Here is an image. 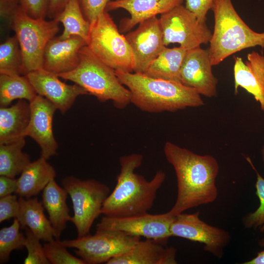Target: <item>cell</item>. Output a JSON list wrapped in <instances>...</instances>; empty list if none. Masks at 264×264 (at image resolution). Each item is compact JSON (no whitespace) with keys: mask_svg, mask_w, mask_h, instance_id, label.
I'll use <instances>...</instances> for the list:
<instances>
[{"mask_svg":"<svg viewBox=\"0 0 264 264\" xmlns=\"http://www.w3.org/2000/svg\"><path fill=\"white\" fill-rule=\"evenodd\" d=\"M18 179L4 176H0V198L16 193Z\"/></svg>","mask_w":264,"mask_h":264,"instance_id":"39","label":"cell"},{"mask_svg":"<svg viewBox=\"0 0 264 264\" xmlns=\"http://www.w3.org/2000/svg\"><path fill=\"white\" fill-rule=\"evenodd\" d=\"M143 156L133 153L120 158V170L116 184L104 201L101 214L122 217L148 213L157 192L166 178L165 173L157 171L151 180L134 172L142 164Z\"/></svg>","mask_w":264,"mask_h":264,"instance_id":"2","label":"cell"},{"mask_svg":"<svg viewBox=\"0 0 264 264\" xmlns=\"http://www.w3.org/2000/svg\"><path fill=\"white\" fill-rule=\"evenodd\" d=\"M22 59L16 35L0 45V73L22 74Z\"/></svg>","mask_w":264,"mask_h":264,"instance_id":"29","label":"cell"},{"mask_svg":"<svg viewBox=\"0 0 264 264\" xmlns=\"http://www.w3.org/2000/svg\"><path fill=\"white\" fill-rule=\"evenodd\" d=\"M20 223L14 218L12 224L0 230V263H7L11 253L25 247V236L20 231Z\"/></svg>","mask_w":264,"mask_h":264,"instance_id":"30","label":"cell"},{"mask_svg":"<svg viewBox=\"0 0 264 264\" xmlns=\"http://www.w3.org/2000/svg\"><path fill=\"white\" fill-rule=\"evenodd\" d=\"M69 0H49L47 16L55 19L63 10Z\"/></svg>","mask_w":264,"mask_h":264,"instance_id":"40","label":"cell"},{"mask_svg":"<svg viewBox=\"0 0 264 264\" xmlns=\"http://www.w3.org/2000/svg\"><path fill=\"white\" fill-rule=\"evenodd\" d=\"M22 10L30 17L40 19L47 16L49 0H18Z\"/></svg>","mask_w":264,"mask_h":264,"instance_id":"35","label":"cell"},{"mask_svg":"<svg viewBox=\"0 0 264 264\" xmlns=\"http://www.w3.org/2000/svg\"><path fill=\"white\" fill-rule=\"evenodd\" d=\"M45 255L52 264H86L81 258L70 253L59 239H53L44 244Z\"/></svg>","mask_w":264,"mask_h":264,"instance_id":"32","label":"cell"},{"mask_svg":"<svg viewBox=\"0 0 264 264\" xmlns=\"http://www.w3.org/2000/svg\"><path fill=\"white\" fill-rule=\"evenodd\" d=\"M174 217L168 212L161 214L146 213L122 217L104 216L97 224L96 230L121 231L167 243L171 237L170 227Z\"/></svg>","mask_w":264,"mask_h":264,"instance_id":"12","label":"cell"},{"mask_svg":"<svg viewBox=\"0 0 264 264\" xmlns=\"http://www.w3.org/2000/svg\"><path fill=\"white\" fill-rule=\"evenodd\" d=\"M20 7L18 0H0V13L2 18L11 22Z\"/></svg>","mask_w":264,"mask_h":264,"instance_id":"38","label":"cell"},{"mask_svg":"<svg viewBox=\"0 0 264 264\" xmlns=\"http://www.w3.org/2000/svg\"><path fill=\"white\" fill-rule=\"evenodd\" d=\"M184 0H115L108 3L106 10L123 9L129 13L130 17L121 22L120 31L125 33L143 21L169 12L182 4Z\"/></svg>","mask_w":264,"mask_h":264,"instance_id":"18","label":"cell"},{"mask_svg":"<svg viewBox=\"0 0 264 264\" xmlns=\"http://www.w3.org/2000/svg\"><path fill=\"white\" fill-rule=\"evenodd\" d=\"M62 183L72 203L74 214L70 221L75 226L77 237L89 234L93 222L101 214L109 187L96 179L82 180L73 176H66Z\"/></svg>","mask_w":264,"mask_h":264,"instance_id":"8","label":"cell"},{"mask_svg":"<svg viewBox=\"0 0 264 264\" xmlns=\"http://www.w3.org/2000/svg\"><path fill=\"white\" fill-rule=\"evenodd\" d=\"M11 23L21 50L22 74L42 68L45 48L58 32L59 22L32 18L20 7Z\"/></svg>","mask_w":264,"mask_h":264,"instance_id":"7","label":"cell"},{"mask_svg":"<svg viewBox=\"0 0 264 264\" xmlns=\"http://www.w3.org/2000/svg\"><path fill=\"white\" fill-rule=\"evenodd\" d=\"M87 45L98 59L114 70L133 71L135 60L132 49L107 11L90 23Z\"/></svg>","mask_w":264,"mask_h":264,"instance_id":"6","label":"cell"},{"mask_svg":"<svg viewBox=\"0 0 264 264\" xmlns=\"http://www.w3.org/2000/svg\"><path fill=\"white\" fill-rule=\"evenodd\" d=\"M120 81L130 91L131 103L152 113L174 112L204 105L196 90L180 82L148 76L144 73L115 70Z\"/></svg>","mask_w":264,"mask_h":264,"instance_id":"3","label":"cell"},{"mask_svg":"<svg viewBox=\"0 0 264 264\" xmlns=\"http://www.w3.org/2000/svg\"><path fill=\"white\" fill-rule=\"evenodd\" d=\"M37 95L26 75L0 73V106L8 107L16 99L29 103Z\"/></svg>","mask_w":264,"mask_h":264,"instance_id":"26","label":"cell"},{"mask_svg":"<svg viewBox=\"0 0 264 264\" xmlns=\"http://www.w3.org/2000/svg\"><path fill=\"white\" fill-rule=\"evenodd\" d=\"M30 117L24 136L34 139L41 149V157L47 160L57 154L58 147L53 134L52 122L56 107L45 98L37 95L30 102Z\"/></svg>","mask_w":264,"mask_h":264,"instance_id":"14","label":"cell"},{"mask_svg":"<svg viewBox=\"0 0 264 264\" xmlns=\"http://www.w3.org/2000/svg\"><path fill=\"white\" fill-rule=\"evenodd\" d=\"M25 137L0 144V176L15 177L31 162L29 154L22 152Z\"/></svg>","mask_w":264,"mask_h":264,"instance_id":"28","label":"cell"},{"mask_svg":"<svg viewBox=\"0 0 264 264\" xmlns=\"http://www.w3.org/2000/svg\"><path fill=\"white\" fill-rule=\"evenodd\" d=\"M26 238L25 247L27 250V256L25 258L24 264H48L44 248L40 242V239L28 228H25Z\"/></svg>","mask_w":264,"mask_h":264,"instance_id":"33","label":"cell"},{"mask_svg":"<svg viewBox=\"0 0 264 264\" xmlns=\"http://www.w3.org/2000/svg\"><path fill=\"white\" fill-rule=\"evenodd\" d=\"M86 45L78 36L64 40L54 37L45 48L42 68L57 75L73 70L79 63L80 49Z\"/></svg>","mask_w":264,"mask_h":264,"instance_id":"17","label":"cell"},{"mask_svg":"<svg viewBox=\"0 0 264 264\" xmlns=\"http://www.w3.org/2000/svg\"><path fill=\"white\" fill-rule=\"evenodd\" d=\"M30 117V103L25 100H19L9 107H0V144L25 137Z\"/></svg>","mask_w":264,"mask_h":264,"instance_id":"21","label":"cell"},{"mask_svg":"<svg viewBox=\"0 0 264 264\" xmlns=\"http://www.w3.org/2000/svg\"><path fill=\"white\" fill-rule=\"evenodd\" d=\"M262 157H263V160L264 165V145L262 149Z\"/></svg>","mask_w":264,"mask_h":264,"instance_id":"42","label":"cell"},{"mask_svg":"<svg viewBox=\"0 0 264 264\" xmlns=\"http://www.w3.org/2000/svg\"><path fill=\"white\" fill-rule=\"evenodd\" d=\"M159 19L166 46L177 43L189 50L208 44L211 40L212 33L206 22L199 21L182 4L161 15Z\"/></svg>","mask_w":264,"mask_h":264,"instance_id":"10","label":"cell"},{"mask_svg":"<svg viewBox=\"0 0 264 264\" xmlns=\"http://www.w3.org/2000/svg\"><path fill=\"white\" fill-rule=\"evenodd\" d=\"M64 26L59 38L64 40L78 36L88 41L90 23L85 18L78 0H69L63 10L54 19Z\"/></svg>","mask_w":264,"mask_h":264,"instance_id":"27","label":"cell"},{"mask_svg":"<svg viewBox=\"0 0 264 264\" xmlns=\"http://www.w3.org/2000/svg\"><path fill=\"white\" fill-rule=\"evenodd\" d=\"M185 7L193 13L199 21L206 22L207 14L214 0H184Z\"/></svg>","mask_w":264,"mask_h":264,"instance_id":"37","label":"cell"},{"mask_svg":"<svg viewBox=\"0 0 264 264\" xmlns=\"http://www.w3.org/2000/svg\"><path fill=\"white\" fill-rule=\"evenodd\" d=\"M78 1L85 18L91 23L106 10V6L110 0H78Z\"/></svg>","mask_w":264,"mask_h":264,"instance_id":"34","label":"cell"},{"mask_svg":"<svg viewBox=\"0 0 264 264\" xmlns=\"http://www.w3.org/2000/svg\"><path fill=\"white\" fill-rule=\"evenodd\" d=\"M79 63L73 70L57 75L84 88L100 102L111 100L124 109L131 103V94L120 81L115 70L98 59L87 45L79 51Z\"/></svg>","mask_w":264,"mask_h":264,"instance_id":"5","label":"cell"},{"mask_svg":"<svg viewBox=\"0 0 264 264\" xmlns=\"http://www.w3.org/2000/svg\"><path fill=\"white\" fill-rule=\"evenodd\" d=\"M187 52L180 46L165 47L143 73L153 78L180 82V68Z\"/></svg>","mask_w":264,"mask_h":264,"instance_id":"25","label":"cell"},{"mask_svg":"<svg viewBox=\"0 0 264 264\" xmlns=\"http://www.w3.org/2000/svg\"><path fill=\"white\" fill-rule=\"evenodd\" d=\"M163 150L177 180V197L168 212L170 215L175 216L216 199L218 192L216 179L219 165L214 157L196 154L169 141L165 143Z\"/></svg>","mask_w":264,"mask_h":264,"instance_id":"1","label":"cell"},{"mask_svg":"<svg viewBox=\"0 0 264 264\" xmlns=\"http://www.w3.org/2000/svg\"><path fill=\"white\" fill-rule=\"evenodd\" d=\"M235 93L242 87L251 94L264 111V55L252 51L244 63L242 58H234Z\"/></svg>","mask_w":264,"mask_h":264,"instance_id":"19","label":"cell"},{"mask_svg":"<svg viewBox=\"0 0 264 264\" xmlns=\"http://www.w3.org/2000/svg\"><path fill=\"white\" fill-rule=\"evenodd\" d=\"M56 171L47 160L41 157L31 162L18 178L16 194L20 197L31 198L38 195L56 176Z\"/></svg>","mask_w":264,"mask_h":264,"instance_id":"24","label":"cell"},{"mask_svg":"<svg viewBox=\"0 0 264 264\" xmlns=\"http://www.w3.org/2000/svg\"><path fill=\"white\" fill-rule=\"evenodd\" d=\"M171 237H177L204 244L203 249L218 259L231 240L226 231L210 225L199 218V212L175 216L170 227Z\"/></svg>","mask_w":264,"mask_h":264,"instance_id":"11","label":"cell"},{"mask_svg":"<svg viewBox=\"0 0 264 264\" xmlns=\"http://www.w3.org/2000/svg\"><path fill=\"white\" fill-rule=\"evenodd\" d=\"M208 48L187 50L180 71V81L200 95L211 98L217 93L218 79L213 74Z\"/></svg>","mask_w":264,"mask_h":264,"instance_id":"15","label":"cell"},{"mask_svg":"<svg viewBox=\"0 0 264 264\" xmlns=\"http://www.w3.org/2000/svg\"><path fill=\"white\" fill-rule=\"evenodd\" d=\"M259 244L264 248V249L258 252L257 255L251 260L243 263V264H264V238L259 241Z\"/></svg>","mask_w":264,"mask_h":264,"instance_id":"41","label":"cell"},{"mask_svg":"<svg viewBox=\"0 0 264 264\" xmlns=\"http://www.w3.org/2000/svg\"><path fill=\"white\" fill-rule=\"evenodd\" d=\"M19 197L9 195L0 198V222L16 218L19 210Z\"/></svg>","mask_w":264,"mask_h":264,"instance_id":"36","label":"cell"},{"mask_svg":"<svg viewBox=\"0 0 264 264\" xmlns=\"http://www.w3.org/2000/svg\"><path fill=\"white\" fill-rule=\"evenodd\" d=\"M37 95L50 101L62 113L73 105L79 95L88 94L81 86L70 85L61 81L54 73L40 68L25 75Z\"/></svg>","mask_w":264,"mask_h":264,"instance_id":"16","label":"cell"},{"mask_svg":"<svg viewBox=\"0 0 264 264\" xmlns=\"http://www.w3.org/2000/svg\"><path fill=\"white\" fill-rule=\"evenodd\" d=\"M19 210L17 217L21 228H28L41 240L49 242L55 238L50 221L44 213V207L37 197H19Z\"/></svg>","mask_w":264,"mask_h":264,"instance_id":"22","label":"cell"},{"mask_svg":"<svg viewBox=\"0 0 264 264\" xmlns=\"http://www.w3.org/2000/svg\"><path fill=\"white\" fill-rule=\"evenodd\" d=\"M176 249L153 239L139 240L125 255L113 258L107 264H176Z\"/></svg>","mask_w":264,"mask_h":264,"instance_id":"20","label":"cell"},{"mask_svg":"<svg viewBox=\"0 0 264 264\" xmlns=\"http://www.w3.org/2000/svg\"><path fill=\"white\" fill-rule=\"evenodd\" d=\"M140 240V237L111 230H96L93 235L88 234L72 240H63L66 247L74 248L77 256L86 264L107 263L111 259L129 252Z\"/></svg>","mask_w":264,"mask_h":264,"instance_id":"9","label":"cell"},{"mask_svg":"<svg viewBox=\"0 0 264 264\" xmlns=\"http://www.w3.org/2000/svg\"><path fill=\"white\" fill-rule=\"evenodd\" d=\"M257 175L255 184L256 194L260 201V205L253 212L245 215L242 219V223L246 228L259 229L260 232H264V178L260 175L253 164L250 158H246Z\"/></svg>","mask_w":264,"mask_h":264,"instance_id":"31","label":"cell"},{"mask_svg":"<svg viewBox=\"0 0 264 264\" xmlns=\"http://www.w3.org/2000/svg\"><path fill=\"white\" fill-rule=\"evenodd\" d=\"M211 10L214 26L208 50L212 66L241 50L256 46L264 48V32L250 28L237 12L232 0H214Z\"/></svg>","mask_w":264,"mask_h":264,"instance_id":"4","label":"cell"},{"mask_svg":"<svg viewBox=\"0 0 264 264\" xmlns=\"http://www.w3.org/2000/svg\"><path fill=\"white\" fill-rule=\"evenodd\" d=\"M67 196L66 191L60 186L54 179L43 191L42 203L48 215L55 239H59L71 217L66 203Z\"/></svg>","mask_w":264,"mask_h":264,"instance_id":"23","label":"cell"},{"mask_svg":"<svg viewBox=\"0 0 264 264\" xmlns=\"http://www.w3.org/2000/svg\"><path fill=\"white\" fill-rule=\"evenodd\" d=\"M134 60V72L143 73L150 64L166 47L156 16L139 23L137 28L125 35Z\"/></svg>","mask_w":264,"mask_h":264,"instance_id":"13","label":"cell"}]
</instances>
